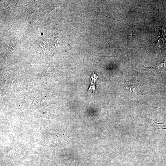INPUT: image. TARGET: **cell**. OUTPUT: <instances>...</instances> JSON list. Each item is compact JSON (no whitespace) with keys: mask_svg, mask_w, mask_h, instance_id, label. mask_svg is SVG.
I'll use <instances>...</instances> for the list:
<instances>
[{"mask_svg":"<svg viewBox=\"0 0 166 166\" xmlns=\"http://www.w3.org/2000/svg\"><path fill=\"white\" fill-rule=\"evenodd\" d=\"M153 123L154 127V129L152 130H158V129H166V123H159L156 122L153 120Z\"/></svg>","mask_w":166,"mask_h":166,"instance_id":"obj_1","label":"cell"},{"mask_svg":"<svg viewBox=\"0 0 166 166\" xmlns=\"http://www.w3.org/2000/svg\"><path fill=\"white\" fill-rule=\"evenodd\" d=\"M123 88L127 92L133 93L135 89L137 88V86L136 85L130 84L127 85Z\"/></svg>","mask_w":166,"mask_h":166,"instance_id":"obj_2","label":"cell"},{"mask_svg":"<svg viewBox=\"0 0 166 166\" xmlns=\"http://www.w3.org/2000/svg\"><path fill=\"white\" fill-rule=\"evenodd\" d=\"M165 61L164 62H163L161 63V64L159 65L158 66H155V67H147V68H149L150 69H153L154 70H156L159 69L161 68H162L163 67H164L165 66Z\"/></svg>","mask_w":166,"mask_h":166,"instance_id":"obj_3","label":"cell"}]
</instances>
